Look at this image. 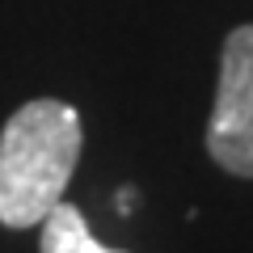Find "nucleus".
I'll return each mask as SVG.
<instances>
[{
  "label": "nucleus",
  "mask_w": 253,
  "mask_h": 253,
  "mask_svg": "<svg viewBox=\"0 0 253 253\" xmlns=\"http://www.w3.org/2000/svg\"><path fill=\"white\" fill-rule=\"evenodd\" d=\"M84 126L76 106L34 97L17 106L0 131V224L38 228L76 173Z\"/></svg>",
  "instance_id": "1"
},
{
  "label": "nucleus",
  "mask_w": 253,
  "mask_h": 253,
  "mask_svg": "<svg viewBox=\"0 0 253 253\" xmlns=\"http://www.w3.org/2000/svg\"><path fill=\"white\" fill-rule=\"evenodd\" d=\"M207 156L232 177H253V26H236L224 38Z\"/></svg>",
  "instance_id": "2"
},
{
  "label": "nucleus",
  "mask_w": 253,
  "mask_h": 253,
  "mask_svg": "<svg viewBox=\"0 0 253 253\" xmlns=\"http://www.w3.org/2000/svg\"><path fill=\"white\" fill-rule=\"evenodd\" d=\"M38 228H42L38 253H123V249H106L93 236V228L84 224L81 207H72V203H63V199L46 211V219Z\"/></svg>",
  "instance_id": "3"
}]
</instances>
